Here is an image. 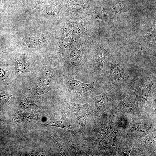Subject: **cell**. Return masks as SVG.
<instances>
[{
	"label": "cell",
	"instance_id": "6",
	"mask_svg": "<svg viewBox=\"0 0 156 156\" xmlns=\"http://www.w3.org/2000/svg\"><path fill=\"white\" fill-rule=\"evenodd\" d=\"M156 140V131L146 135L131 149L130 155H155Z\"/></svg>",
	"mask_w": 156,
	"mask_h": 156
},
{
	"label": "cell",
	"instance_id": "16",
	"mask_svg": "<svg viewBox=\"0 0 156 156\" xmlns=\"http://www.w3.org/2000/svg\"><path fill=\"white\" fill-rule=\"evenodd\" d=\"M20 105L22 107L25 109H38V106L34 103L25 100L21 101Z\"/></svg>",
	"mask_w": 156,
	"mask_h": 156
},
{
	"label": "cell",
	"instance_id": "17",
	"mask_svg": "<svg viewBox=\"0 0 156 156\" xmlns=\"http://www.w3.org/2000/svg\"><path fill=\"white\" fill-rule=\"evenodd\" d=\"M83 5V3L81 0H71L69 3V6L74 9L80 8Z\"/></svg>",
	"mask_w": 156,
	"mask_h": 156
},
{
	"label": "cell",
	"instance_id": "5",
	"mask_svg": "<svg viewBox=\"0 0 156 156\" xmlns=\"http://www.w3.org/2000/svg\"><path fill=\"white\" fill-rule=\"evenodd\" d=\"M63 103L71 110L75 115L79 124V131L81 133L83 139L85 138L86 124L87 118L91 114L88 103L78 104L64 100Z\"/></svg>",
	"mask_w": 156,
	"mask_h": 156
},
{
	"label": "cell",
	"instance_id": "11",
	"mask_svg": "<svg viewBox=\"0 0 156 156\" xmlns=\"http://www.w3.org/2000/svg\"><path fill=\"white\" fill-rule=\"evenodd\" d=\"M49 124L51 126L66 129L78 138L77 131L66 112L61 111L59 114L51 118Z\"/></svg>",
	"mask_w": 156,
	"mask_h": 156
},
{
	"label": "cell",
	"instance_id": "14",
	"mask_svg": "<svg viewBox=\"0 0 156 156\" xmlns=\"http://www.w3.org/2000/svg\"><path fill=\"white\" fill-rule=\"evenodd\" d=\"M43 40L44 37L42 35H38L28 39L26 43L29 47H36L40 45L43 42Z\"/></svg>",
	"mask_w": 156,
	"mask_h": 156
},
{
	"label": "cell",
	"instance_id": "19",
	"mask_svg": "<svg viewBox=\"0 0 156 156\" xmlns=\"http://www.w3.org/2000/svg\"><path fill=\"white\" fill-rule=\"evenodd\" d=\"M15 66L16 69L18 71L24 70L26 68V65L23 61L19 60L16 61Z\"/></svg>",
	"mask_w": 156,
	"mask_h": 156
},
{
	"label": "cell",
	"instance_id": "20",
	"mask_svg": "<svg viewBox=\"0 0 156 156\" xmlns=\"http://www.w3.org/2000/svg\"><path fill=\"white\" fill-rule=\"evenodd\" d=\"M20 115L22 118L25 120H31L35 116L34 114L23 112L21 113Z\"/></svg>",
	"mask_w": 156,
	"mask_h": 156
},
{
	"label": "cell",
	"instance_id": "8",
	"mask_svg": "<svg viewBox=\"0 0 156 156\" xmlns=\"http://www.w3.org/2000/svg\"><path fill=\"white\" fill-rule=\"evenodd\" d=\"M95 103L94 114L96 118L101 115L113 105L114 99L111 90L104 92L100 95L92 96Z\"/></svg>",
	"mask_w": 156,
	"mask_h": 156
},
{
	"label": "cell",
	"instance_id": "3",
	"mask_svg": "<svg viewBox=\"0 0 156 156\" xmlns=\"http://www.w3.org/2000/svg\"><path fill=\"white\" fill-rule=\"evenodd\" d=\"M111 110L105 116L102 117L100 125L91 133L92 142L97 146L113 131L115 126L114 114Z\"/></svg>",
	"mask_w": 156,
	"mask_h": 156
},
{
	"label": "cell",
	"instance_id": "7",
	"mask_svg": "<svg viewBox=\"0 0 156 156\" xmlns=\"http://www.w3.org/2000/svg\"><path fill=\"white\" fill-rule=\"evenodd\" d=\"M107 70L109 79L112 83L120 84L131 81L129 72L117 61H110Z\"/></svg>",
	"mask_w": 156,
	"mask_h": 156
},
{
	"label": "cell",
	"instance_id": "13",
	"mask_svg": "<svg viewBox=\"0 0 156 156\" xmlns=\"http://www.w3.org/2000/svg\"><path fill=\"white\" fill-rule=\"evenodd\" d=\"M128 133L124 136L121 140L118 147L117 155L129 156L131 149L129 147L127 142Z\"/></svg>",
	"mask_w": 156,
	"mask_h": 156
},
{
	"label": "cell",
	"instance_id": "22",
	"mask_svg": "<svg viewBox=\"0 0 156 156\" xmlns=\"http://www.w3.org/2000/svg\"><path fill=\"white\" fill-rule=\"evenodd\" d=\"M48 89L46 87H41L38 89L36 90V93L39 95H41L45 93L48 91Z\"/></svg>",
	"mask_w": 156,
	"mask_h": 156
},
{
	"label": "cell",
	"instance_id": "15",
	"mask_svg": "<svg viewBox=\"0 0 156 156\" xmlns=\"http://www.w3.org/2000/svg\"><path fill=\"white\" fill-rule=\"evenodd\" d=\"M53 0H39L36 5L32 9L28 11L29 13L32 14L44 8L48 3Z\"/></svg>",
	"mask_w": 156,
	"mask_h": 156
},
{
	"label": "cell",
	"instance_id": "2",
	"mask_svg": "<svg viewBox=\"0 0 156 156\" xmlns=\"http://www.w3.org/2000/svg\"><path fill=\"white\" fill-rule=\"evenodd\" d=\"M123 128L115 125L113 131L97 146L95 153L99 155H117L120 141L128 132H125Z\"/></svg>",
	"mask_w": 156,
	"mask_h": 156
},
{
	"label": "cell",
	"instance_id": "1",
	"mask_svg": "<svg viewBox=\"0 0 156 156\" xmlns=\"http://www.w3.org/2000/svg\"><path fill=\"white\" fill-rule=\"evenodd\" d=\"M132 117L129 119L130 126V136L128 137V144L130 143L131 149L143 137L156 131L155 123L149 120L144 119L140 116Z\"/></svg>",
	"mask_w": 156,
	"mask_h": 156
},
{
	"label": "cell",
	"instance_id": "4",
	"mask_svg": "<svg viewBox=\"0 0 156 156\" xmlns=\"http://www.w3.org/2000/svg\"><path fill=\"white\" fill-rule=\"evenodd\" d=\"M112 111L114 113H126L137 116H141L136 90L131 91L128 93Z\"/></svg>",
	"mask_w": 156,
	"mask_h": 156
},
{
	"label": "cell",
	"instance_id": "18",
	"mask_svg": "<svg viewBox=\"0 0 156 156\" xmlns=\"http://www.w3.org/2000/svg\"><path fill=\"white\" fill-rule=\"evenodd\" d=\"M53 76V73L50 72H46L42 76L41 79L42 83L44 84H48Z\"/></svg>",
	"mask_w": 156,
	"mask_h": 156
},
{
	"label": "cell",
	"instance_id": "10",
	"mask_svg": "<svg viewBox=\"0 0 156 156\" xmlns=\"http://www.w3.org/2000/svg\"><path fill=\"white\" fill-rule=\"evenodd\" d=\"M155 81L153 74L142 78L136 90L140 102L144 107H147L148 97L152 86Z\"/></svg>",
	"mask_w": 156,
	"mask_h": 156
},
{
	"label": "cell",
	"instance_id": "23",
	"mask_svg": "<svg viewBox=\"0 0 156 156\" xmlns=\"http://www.w3.org/2000/svg\"><path fill=\"white\" fill-rule=\"evenodd\" d=\"M5 72L4 70L2 69H0V77L3 76Z\"/></svg>",
	"mask_w": 156,
	"mask_h": 156
},
{
	"label": "cell",
	"instance_id": "9",
	"mask_svg": "<svg viewBox=\"0 0 156 156\" xmlns=\"http://www.w3.org/2000/svg\"><path fill=\"white\" fill-rule=\"evenodd\" d=\"M66 83L70 91L80 95L90 94L95 92L97 88L96 82L85 83L70 77L68 78Z\"/></svg>",
	"mask_w": 156,
	"mask_h": 156
},
{
	"label": "cell",
	"instance_id": "12",
	"mask_svg": "<svg viewBox=\"0 0 156 156\" xmlns=\"http://www.w3.org/2000/svg\"><path fill=\"white\" fill-rule=\"evenodd\" d=\"M107 53V51L102 47L97 48L96 56L95 62V68L97 72L101 75L103 74V68Z\"/></svg>",
	"mask_w": 156,
	"mask_h": 156
},
{
	"label": "cell",
	"instance_id": "21",
	"mask_svg": "<svg viewBox=\"0 0 156 156\" xmlns=\"http://www.w3.org/2000/svg\"><path fill=\"white\" fill-rule=\"evenodd\" d=\"M11 97V95L8 93L3 92L0 94V100L3 102L8 101Z\"/></svg>",
	"mask_w": 156,
	"mask_h": 156
}]
</instances>
